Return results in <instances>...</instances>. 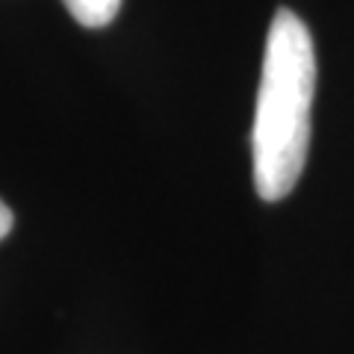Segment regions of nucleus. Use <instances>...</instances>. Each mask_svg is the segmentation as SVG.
I'll use <instances>...</instances> for the list:
<instances>
[{"label":"nucleus","mask_w":354,"mask_h":354,"mask_svg":"<svg viewBox=\"0 0 354 354\" xmlns=\"http://www.w3.org/2000/svg\"><path fill=\"white\" fill-rule=\"evenodd\" d=\"M313 95V36L292 9H278L266 36L257 109L251 127L254 189L263 201L286 198L304 171Z\"/></svg>","instance_id":"nucleus-1"},{"label":"nucleus","mask_w":354,"mask_h":354,"mask_svg":"<svg viewBox=\"0 0 354 354\" xmlns=\"http://www.w3.org/2000/svg\"><path fill=\"white\" fill-rule=\"evenodd\" d=\"M62 3L77 24H83L88 30H101L106 24H113L121 9V0H62Z\"/></svg>","instance_id":"nucleus-2"},{"label":"nucleus","mask_w":354,"mask_h":354,"mask_svg":"<svg viewBox=\"0 0 354 354\" xmlns=\"http://www.w3.org/2000/svg\"><path fill=\"white\" fill-rule=\"evenodd\" d=\"M15 225V216H12V209L6 207V201H0V239H3L9 230H12Z\"/></svg>","instance_id":"nucleus-3"}]
</instances>
